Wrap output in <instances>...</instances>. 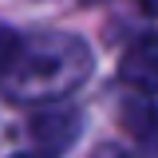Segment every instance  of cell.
<instances>
[{
    "instance_id": "obj_1",
    "label": "cell",
    "mask_w": 158,
    "mask_h": 158,
    "mask_svg": "<svg viewBox=\"0 0 158 158\" xmlns=\"http://www.w3.org/2000/svg\"><path fill=\"white\" fill-rule=\"evenodd\" d=\"M91 48L71 32H16L0 24V95L56 103L91 75Z\"/></svg>"
},
{
    "instance_id": "obj_2",
    "label": "cell",
    "mask_w": 158,
    "mask_h": 158,
    "mask_svg": "<svg viewBox=\"0 0 158 158\" xmlns=\"http://www.w3.org/2000/svg\"><path fill=\"white\" fill-rule=\"evenodd\" d=\"M118 127L135 138L138 150L158 158V99L150 91H138V95H127L118 103Z\"/></svg>"
},
{
    "instance_id": "obj_3",
    "label": "cell",
    "mask_w": 158,
    "mask_h": 158,
    "mask_svg": "<svg viewBox=\"0 0 158 158\" xmlns=\"http://www.w3.org/2000/svg\"><path fill=\"white\" fill-rule=\"evenodd\" d=\"M79 123H83V118H79V111H71V107H52V111L32 115L28 135L40 142V150L56 154V150H67V146L79 138Z\"/></svg>"
},
{
    "instance_id": "obj_4",
    "label": "cell",
    "mask_w": 158,
    "mask_h": 158,
    "mask_svg": "<svg viewBox=\"0 0 158 158\" xmlns=\"http://www.w3.org/2000/svg\"><path fill=\"white\" fill-rule=\"evenodd\" d=\"M118 79L135 91H150L158 95V32L154 36L135 40L127 52H123V63H118Z\"/></svg>"
},
{
    "instance_id": "obj_5",
    "label": "cell",
    "mask_w": 158,
    "mask_h": 158,
    "mask_svg": "<svg viewBox=\"0 0 158 158\" xmlns=\"http://www.w3.org/2000/svg\"><path fill=\"white\" fill-rule=\"evenodd\" d=\"M91 158H135V154H131V150H123V146H115V142H107V146H99Z\"/></svg>"
},
{
    "instance_id": "obj_6",
    "label": "cell",
    "mask_w": 158,
    "mask_h": 158,
    "mask_svg": "<svg viewBox=\"0 0 158 158\" xmlns=\"http://www.w3.org/2000/svg\"><path fill=\"white\" fill-rule=\"evenodd\" d=\"M135 4L146 12V16H158V0H135Z\"/></svg>"
},
{
    "instance_id": "obj_7",
    "label": "cell",
    "mask_w": 158,
    "mask_h": 158,
    "mask_svg": "<svg viewBox=\"0 0 158 158\" xmlns=\"http://www.w3.org/2000/svg\"><path fill=\"white\" fill-rule=\"evenodd\" d=\"M12 158H52L48 150H40V154H12Z\"/></svg>"
}]
</instances>
